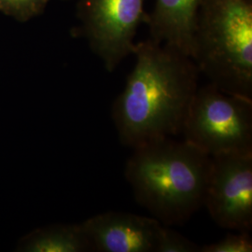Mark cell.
Returning a JSON list of instances; mask_svg holds the SVG:
<instances>
[{"mask_svg":"<svg viewBox=\"0 0 252 252\" xmlns=\"http://www.w3.org/2000/svg\"><path fill=\"white\" fill-rule=\"evenodd\" d=\"M135 63L112 106L120 142L135 148L181 135L201 74L180 51L148 38L135 43Z\"/></svg>","mask_w":252,"mask_h":252,"instance_id":"obj_1","label":"cell"},{"mask_svg":"<svg viewBox=\"0 0 252 252\" xmlns=\"http://www.w3.org/2000/svg\"><path fill=\"white\" fill-rule=\"evenodd\" d=\"M126 180L135 198L162 225H182L204 206L211 156L170 137L133 148Z\"/></svg>","mask_w":252,"mask_h":252,"instance_id":"obj_2","label":"cell"},{"mask_svg":"<svg viewBox=\"0 0 252 252\" xmlns=\"http://www.w3.org/2000/svg\"><path fill=\"white\" fill-rule=\"evenodd\" d=\"M191 59L220 90L252 100V0H202Z\"/></svg>","mask_w":252,"mask_h":252,"instance_id":"obj_3","label":"cell"},{"mask_svg":"<svg viewBox=\"0 0 252 252\" xmlns=\"http://www.w3.org/2000/svg\"><path fill=\"white\" fill-rule=\"evenodd\" d=\"M181 135L209 156L252 153V100L227 94L210 82L198 87Z\"/></svg>","mask_w":252,"mask_h":252,"instance_id":"obj_4","label":"cell"},{"mask_svg":"<svg viewBox=\"0 0 252 252\" xmlns=\"http://www.w3.org/2000/svg\"><path fill=\"white\" fill-rule=\"evenodd\" d=\"M144 4L145 0H78L80 32L108 72L133 54Z\"/></svg>","mask_w":252,"mask_h":252,"instance_id":"obj_5","label":"cell"},{"mask_svg":"<svg viewBox=\"0 0 252 252\" xmlns=\"http://www.w3.org/2000/svg\"><path fill=\"white\" fill-rule=\"evenodd\" d=\"M204 206L219 227L251 233L252 153L211 156Z\"/></svg>","mask_w":252,"mask_h":252,"instance_id":"obj_6","label":"cell"},{"mask_svg":"<svg viewBox=\"0 0 252 252\" xmlns=\"http://www.w3.org/2000/svg\"><path fill=\"white\" fill-rule=\"evenodd\" d=\"M81 226L93 252H156L162 224L153 217L108 211Z\"/></svg>","mask_w":252,"mask_h":252,"instance_id":"obj_7","label":"cell"},{"mask_svg":"<svg viewBox=\"0 0 252 252\" xmlns=\"http://www.w3.org/2000/svg\"><path fill=\"white\" fill-rule=\"evenodd\" d=\"M202 0H155L153 11L145 14L150 38L191 58L193 35Z\"/></svg>","mask_w":252,"mask_h":252,"instance_id":"obj_8","label":"cell"},{"mask_svg":"<svg viewBox=\"0 0 252 252\" xmlns=\"http://www.w3.org/2000/svg\"><path fill=\"white\" fill-rule=\"evenodd\" d=\"M25 252H93L81 224H54L31 232L18 243Z\"/></svg>","mask_w":252,"mask_h":252,"instance_id":"obj_9","label":"cell"},{"mask_svg":"<svg viewBox=\"0 0 252 252\" xmlns=\"http://www.w3.org/2000/svg\"><path fill=\"white\" fill-rule=\"evenodd\" d=\"M50 0H0V10L20 22L40 15Z\"/></svg>","mask_w":252,"mask_h":252,"instance_id":"obj_10","label":"cell"},{"mask_svg":"<svg viewBox=\"0 0 252 252\" xmlns=\"http://www.w3.org/2000/svg\"><path fill=\"white\" fill-rule=\"evenodd\" d=\"M156 252H200V246L173 230L170 226L162 225Z\"/></svg>","mask_w":252,"mask_h":252,"instance_id":"obj_11","label":"cell"},{"mask_svg":"<svg viewBox=\"0 0 252 252\" xmlns=\"http://www.w3.org/2000/svg\"><path fill=\"white\" fill-rule=\"evenodd\" d=\"M252 239L249 232L226 234L215 243L200 247V252H252Z\"/></svg>","mask_w":252,"mask_h":252,"instance_id":"obj_12","label":"cell"}]
</instances>
